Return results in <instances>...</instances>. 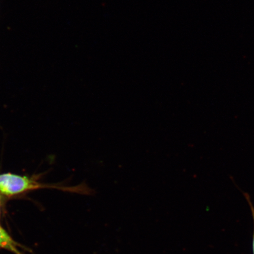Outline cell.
Masks as SVG:
<instances>
[{"label":"cell","instance_id":"1","mask_svg":"<svg viewBox=\"0 0 254 254\" xmlns=\"http://www.w3.org/2000/svg\"><path fill=\"white\" fill-rule=\"evenodd\" d=\"M39 184L27 177L11 173L0 175V192L12 196L39 188Z\"/></svg>","mask_w":254,"mask_h":254},{"label":"cell","instance_id":"2","mask_svg":"<svg viewBox=\"0 0 254 254\" xmlns=\"http://www.w3.org/2000/svg\"><path fill=\"white\" fill-rule=\"evenodd\" d=\"M17 247V244L9 236L7 232L0 227V248L10 251L17 254H21Z\"/></svg>","mask_w":254,"mask_h":254},{"label":"cell","instance_id":"3","mask_svg":"<svg viewBox=\"0 0 254 254\" xmlns=\"http://www.w3.org/2000/svg\"><path fill=\"white\" fill-rule=\"evenodd\" d=\"M254 217V212L253 211ZM253 248H254V242H253Z\"/></svg>","mask_w":254,"mask_h":254},{"label":"cell","instance_id":"4","mask_svg":"<svg viewBox=\"0 0 254 254\" xmlns=\"http://www.w3.org/2000/svg\"><path fill=\"white\" fill-rule=\"evenodd\" d=\"M0 215H1V207H0Z\"/></svg>","mask_w":254,"mask_h":254},{"label":"cell","instance_id":"5","mask_svg":"<svg viewBox=\"0 0 254 254\" xmlns=\"http://www.w3.org/2000/svg\"><path fill=\"white\" fill-rule=\"evenodd\" d=\"M0 199H1V195H0Z\"/></svg>","mask_w":254,"mask_h":254}]
</instances>
